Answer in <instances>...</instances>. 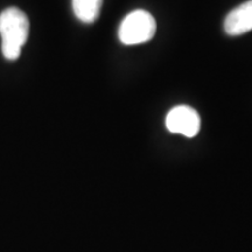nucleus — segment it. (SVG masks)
Returning <instances> with one entry per match:
<instances>
[{
  "label": "nucleus",
  "instance_id": "1",
  "mask_svg": "<svg viewBox=\"0 0 252 252\" xmlns=\"http://www.w3.org/2000/svg\"><path fill=\"white\" fill-rule=\"evenodd\" d=\"M30 33L27 15L17 7H8L0 13L1 50L5 59L13 61L21 54Z\"/></svg>",
  "mask_w": 252,
  "mask_h": 252
},
{
  "label": "nucleus",
  "instance_id": "2",
  "mask_svg": "<svg viewBox=\"0 0 252 252\" xmlns=\"http://www.w3.org/2000/svg\"><path fill=\"white\" fill-rule=\"evenodd\" d=\"M156 31L153 15L145 9H135L122 20L118 27V39L126 46L140 45L153 39Z\"/></svg>",
  "mask_w": 252,
  "mask_h": 252
},
{
  "label": "nucleus",
  "instance_id": "3",
  "mask_svg": "<svg viewBox=\"0 0 252 252\" xmlns=\"http://www.w3.org/2000/svg\"><path fill=\"white\" fill-rule=\"evenodd\" d=\"M166 127L171 133L193 138L200 132L201 118L197 111L188 105H178L166 116Z\"/></svg>",
  "mask_w": 252,
  "mask_h": 252
},
{
  "label": "nucleus",
  "instance_id": "4",
  "mask_svg": "<svg viewBox=\"0 0 252 252\" xmlns=\"http://www.w3.org/2000/svg\"><path fill=\"white\" fill-rule=\"evenodd\" d=\"M224 31L231 36L242 35L252 31V0L237 6L226 15Z\"/></svg>",
  "mask_w": 252,
  "mask_h": 252
},
{
  "label": "nucleus",
  "instance_id": "5",
  "mask_svg": "<svg viewBox=\"0 0 252 252\" xmlns=\"http://www.w3.org/2000/svg\"><path fill=\"white\" fill-rule=\"evenodd\" d=\"M103 0H72V11L78 20L93 24L99 17Z\"/></svg>",
  "mask_w": 252,
  "mask_h": 252
}]
</instances>
